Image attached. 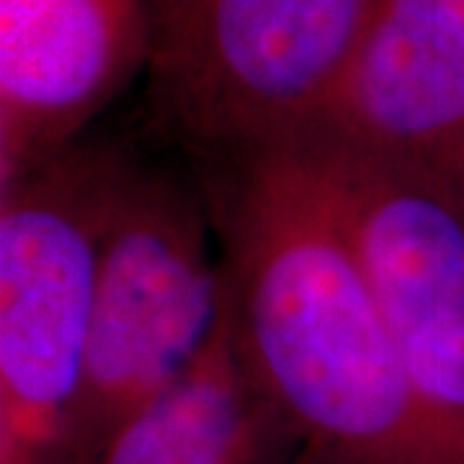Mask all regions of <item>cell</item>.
Listing matches in <instances>:
<instances>
[{
    "label": "cell",
    "instance_id": "6da1fadb",
    "mask_svg": "<svg viewBox=\"0 0 464 464\" xmlns=\"http://www.w3.org/2000/svg\"><path fill=\"white\" fill-rule=\"evenodd\" d=\"M201 160L237 346L302 439L346 464H447L364 264L297 150Z\"/></svg>",
    "mask_w": 464,
    "mask_h": 464
},
{
    "label": "cell",
    "instance_id": "7a4b0ae2",
    "mask_svg": "<svg viewBox=\"0 0 464 464\" xmlns=\"http://www.w3.org/2000/svg\"><path fill=\"white\" fill-rule=\"evenodd\" d=\"M207 197L168 170L134 163L116 176L103 230L83 382L70 415L72 464L101 449L219 331L230 289Z\"/></svg>",
    "mask_w": 464,
    "mask_h": 464
},
{
    "label": "cell",
    "instance_id": "3957f363",
    "mask_svg": "<svg viewBox=\"0 0 464 464\" xmlns=\"http://www.w3.org/2000/svg\"><path fill=\"white\" fill-rule=\"evenodd\" d=\"M124 160L78 142L0 186V464H72L101 230Z\"/></svg>",
    "mask_w": 464,
    "mask_h": 464
},
{
    "label": "cell",
    "instance_id": "277c9868",
    "mask_svg": "<svg viewBox=\"0 0 464 464\" xmlns=\"http://www.w3.org/2000/svg\"><path fill=\"white\" fill-rule=\"evenodd\" d=\"M150 96L204 152L271 145L313 119L374 0H145Z\"/></svg>",
    "mask_w": 464,
    "mask_h": 464
},
{
    "label": "cell",
    "instance_id": "5b68a950",
    "mask_svg": "<svg viewBox=\"0 0 464 464\" xmlns=\"http://www.w3.org/2000/svg\"><path fill=\"white\" fill-rule=\"evenodd\" d=\"M364 264L415 405L464 464V204L436 183L310 134L284 140Z\"/></svg>",
    "mask_w": 464,
    "mask_h": 464
},
{
    "label": "cell",
    "instance_id": "8992f818",
    "mask_svg": "<svg viewBox=\"0 0 464 464\" xmlns=\"http://www.w3.org/2000/svg\"><path fill=\"white\" fill-rule=\"evenodd\" d=\"M299 134L408 170L464 204V0H374Z\"/></svg>",
    "mask_w": 464,
    "mask_h": 464
},
{
    "label": "cell",
    "instance_id": "52a82bcc",
    "mask_svg": "<svg viewBox=\"0 0 464 464\" xmlns=\"http://www.w3.org/2000/svg\"><path fill=\"white\" fill-rule=\"evenodd\" d=\"M148 57L145 0H0V186L75 148Z\"/></svg>",
    "mask_w": 464,
    "mask_h": 464
},
{
    "label": "cell",
    "instance_id": "ba28073f",
    "mask_svg": "<svg viewBox=\"0 0 464 464\" xmlns=\"http://www.w3.org/2000/svg\"><path fill=\"white\" fill-rule=\"evenodd\" d=\"M302 447L237 346L227 302L209 346L119 423L96 464H292Z\"/></svg>",
    "mask_w": 464,
    "mask_h": 464
},
{
    "label": "cell",
    "instance_id": "9c48e42d",
    "mask_svg": "<svg viewBox=\"0 0 464 464\" xmlns=\"http://www.w3.org/2000/svg\"><path fill=\"white\" fill-rule=\"evenodd\" d=\"M292 464H346L341 457H335L331 454L328 449H320L315 444H307L304 441V447L299 449V454L295 457V462Z\"/></svg>",
    "mask_w": 464,
    "mask_h": 464
}]
</instances>
